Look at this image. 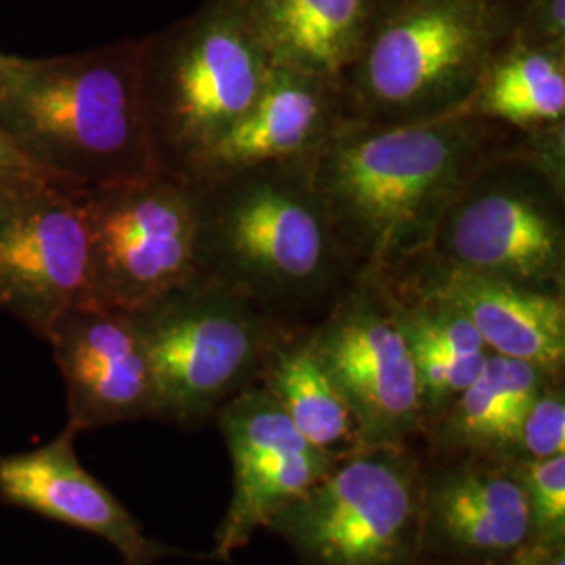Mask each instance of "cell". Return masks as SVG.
Listing matches in <instances>:
<instances>
[{"mask_svg": "<svg viewBox=\"0 0 565 565\" xmlns=\"http://www.w3.org/2000/svg\"><path fill=\"white\" fill-rule=\"evenodd\" d=\"M518 137L467 114L403 126L345 120L308 168L354 270H394L424 254L467 181Z\"/></svg>", "mask_w": 565, "mask_h": 565, "instance_id": "6da1fadb", "label": "cell"}, {"mask_svg": "<svg viewBox=\"0 0 565 565\" xmlns=\"http://www.w3.org/2000/svg\"><path fill=\"white\" fill-rule=\"evenodd\" d=\"M198 191V273L273 321L308 329L354 277L308 158L263 163Z\"/></svg>", "mask_w": 565, "mask_h": 565, "instance_id": "7a4b0ae2", "label": "cell"}, {"mask_svg": "<svg viewBox=\"0 0 565 565\" xmlns=\"http://www.w3.org/2000/svg\"><path fill=\"white\" fill-rule=\"evenodd\" d=\"M0 128L49 181L97 189L158 170L141 88V39L60 57H13Z\"/></svg>", "mask_w": 565, "mask_h": 565, "instance_id": "3957f363", "label": "cell"}, {"mask_svg": "<svg viewBox=\"0 0 565 565\" xmlns=\"http://www.w3.org/2000/svg\"><path fill=\"white\" fill-rule=\"evenodd\" d=\"M518 0H373L342 88L348 120L403 126L463 111L505 49Z\"/></svg>", "mask_w": 565, "mask_h": 565, "instance_id": "277c9868", "label": "cell"}, {"mask_svg": "<svg viewBox=\"0 0 565 565\" xmlns=\"http://www.w3.org/2000/svg\"><path fill=\"white\" fill-rule=\"evenodd\" d=\"M270 67L235 0H203L141 39L142 105L158 170L189 181L256 102Z\"/></svg>", "mask_w": 565, "mask_h": 565, "instance_id": "5b68a950", "label": "cell"}, {"mask_svg": "<svg viewBox=\"0 0 565 565\" xmlns=\"http://www.w3.org/2000/svg\"><path fill=\"white\" fill-rule=\"evenodd\" d=\"M130 315L151 366V419L181 429L214 422L226 401L258 384L277 342L298 331L200 273Z\"/></svg>", "mask_w": 565, "mask_h": 565, "instance_id": "8992f818", "label": "cell"}, {"mask_svg": "<svg viewBox=\"0 0 565 565\" xmlns=\"http://www.w3.org/2000/svg\"><path fill=\"white\" fill-rule=\"evenodd\" d=\"M424 467L413 445L363 448L264 530L282 539L300 565H427Z\"/></svg>", "mask_w": 565, "mask_h": 565, "instance_id": "52a82bcc", "label": "cell"}, {"mask_svg": "<svg viewBox=\"0 0 565 565\" xmlns=\"http://www.w3.org/2000/svg\"><path fill=\"white\" fill-rule=\"evenodd\" d=\"M436 263L565 294V179L520 132L446 207L424 252Z\"/></svg>", "mask_w": 565, "mask_h": 565, "instance_id": "ba28073f", "label": "cell"}, {"mask_svg": "<svg viewBox=\"0 0 565 565\" xmlns=\"http://www.w3.org/2000/svg\"><path fill=\"white\" fill-rule=\"evenodd\" d=\"M95 300L132 312L198 275V191L156 172L139 181L76 191Z\"/></svg>", "mask_w": 565, "mask_h": 565, "instance_id": "9c48e42d", "label": "cell"}, {"mask_svg": "<svg viewBox=\"0 0 565 565\" xmlns=\"http://www.w3.org/2000/svg\"><path fill=\"white\" fill-rule=\"evenodd\" d=\"M308 333L359 424L364 448L413 445L422 436L417 373L377 270H356Z\"/></svg>", "mask_w": 565, "mask_h": 565, "instance_id": "30bf717a", "label": "cell"}, {"mask_svg": "<svg viewBox=\"0 0 565 565\" xmlns=\"http://www.w3.org/2000/svg\"><path fill=\"white\" fill-rule=\"evenodd\" d=\"M90 302L97 300L78 193L42 177L2 182L0 312L46 340L65 312Z\"/></svg>", "mask_w": 565, "mask_h": 565, "instance_id": "8fae6325", "label": "cell"}, {"mask_svg": "<svg viewBox=\"0 0 565 565\" xmlns=\"http://www.w3.org/2000/svg\"><path fill=\"white\" fill-rule=\"evenodd\" d=\"M214 422L231 455L233 492L207 557L231 562L275 513L342 459L310 445L260 384L226 401Z\"/></svg>", "mask_w": 565, "mask_h": 565, "instance_id": "7c38bea8", "label": "cell"}, {"mask_svg": "<svg viewBox=\"0 0 565 565\" xmlns=\"http://www.w3.org/2000/svg\"><path fill=\"white\" fill-rule=\"evenodd\" d=\"M65 385L74 434L151 419L153 377L130 312L82 303L65 312L46 340Z\"/></svg>", "mask_w": 565, "mask_h": 565, "instance_id": "4fadbf2b", "label": "cell"}, {"mask_svg": "<svg viewBox=\"0 0 565 565\" xmlns=\"http://www.w3.org/2000/svg\"><path fill=\"white\" fill-rule=\"evenodd\" d=\"M530 520L515 465L492 457L427 459L424 553L427 565L503 559L527 543Z\"/></svg>", "mask_w": 565, "mask_h": 565, "instance_id": "5bb4252c", "label": "cell"}, {"mask_svg": "<svg viewBox=\"0 0 565 565\" xmlns=\"http://www.w3.org/2000/svg\"><path fill=\"white\" fill-rule=\"evenodd\" d=\"M76 438L63 425L44 445L0 455V501L102 539L124 565H158L166 557L193 555L147 536L120 499L82 465Z\"/></svg>", "mask_w": 565, "mask_h": 565, "instance_id": "9a60e30c", "label": "cell"}, {"mask_svg": "<svg viewBox=\"0 0 565 565\" xmlns=\"http://www.w3.org/2000/svg\"><path fill=\"white\" fill-rule=\"evenodd\" d=\"M345 120L338 82L270 67L256 102L205 156L189 182L310 158Z\"/></svg>", "mask_w": 565, "mask_h": 565, "instance_id": "2e32d148", "label": "cell"}, {"mask_svg": "<svg viewBox=\"0 0 565 565\" xmlns=\"http://www.w3.org/2000/svg\"><path fill=\"white\" fill-rule=\"evenodd\" d=\"M443 294L476 327L492 354L565 373V294L452 268L419 254L398 266Z\"/></svg>", "mask_w": 565, "mask_h": 565, "instance_id": "e0dca14e", "label": "cell"}, {"mask_svg": "<svg viewBox=\"0 0 565 565\" xmlns=\"http://www.w3.org/2000/svg\"><path fill=\"white\" fill-rule=\"evenodd\" d=\"M417 373L424 425L484 369V340L463 312L406 268L377 270Z\"/></svg>", "mask_w": 565, "mask_h": 565, "instance_id": "ac0fdd59", "label": "cell"}, {"mask_svg": "<svg viewBox=\"0 0 565 565\" xmlns=\"http://www.w3.org/2000/svg\"><path fill=\"white\" fill-rule=\"evenodd\" d=\"M273 67L342 82L356 60L373 0H235Z\"/></svg>", "mask_w": 565, "mask_h": 565, "instance_id": "d6986e66", "label": "cell"}, {"mask_svg": "<svg viewBox=\"0 0 565 565\" xmlns=\"http://www.w3.org/2000/svg\"><path fill=\"white\" fill-rule=\"evenodd\" d=\"M536 364L490 354L480 375L422 429L427 457L505 459L527 406L546 380Z\"/></svg>", "mask_w": 565, "mask_h": 565, "instance_id": "ffe728a7", "label": "cell"}, {"mask_svg": "<svg viewBox=\"0 0 565 565\" xmlns=\"http://www.w3.org/2000/svg\"><path fill=\"white\" fill-rule=\"evenodd\" d=\"M308 329L291 331L277 342L258 384L310 445L335 459H345L363 450L361 429L319 361Z\"/></svg>", "mask_w": 565, "mask_h": 565, "instance_id": "44dd1931", "label": "cell"}, {"mask_svg": "<svg viewBox=\"0 0 565 565\" xmlns=\"http://www.w3.org/2000/svg\"><path fill=\"white\" fill-rule=\"evenodd\" d=\"M461 114L518 132H541L565 124V49L509 41L488 65Z\"/></svg>", "mask_w": 565, "mask_h": 565, "instance_id": "7402d4cb", "label": "cell"}, {"mask_svg": "<svg viewBox=\"0 0 565 565\" xmlns=\"http://www.w3.org/2000/svg\"><path fill=\"white\" fill-rule=\"evenodd\" d=\"M524 488L530 536L525 545L565 548V455L511 461Z\"/></svg>", "mask_w": 565, "mask_h": 565, "instance_id": "603a6c76", "label": "cell"}, {"mask_svg": "<svg viewBox=\"0 0 565 565\" xmlns=\"http://www.w3.org/2000/svg\"><path fill=\"white\" fill-rule=\"evenodd\" d=\"M565 455L564 375L546 380L527 406L509 446L507 461H541Z\"/></svg>", "mask_w": 565, "mask_h": 565, "instance_id": "cb8c5ba5", "label": "cell"}, {"mask_svg": "<svg viewBox=\"0 0 565 565\" xmlns=\"http://www.w3.org/2000/svg\"><path fill=\"white\" fill-rule=\"evenodd\" d=\"M511 41L536 49H565V0H518Z\"/></svg>", "mask_w": 565, "mask_h": 565, "instance_id": "d4e9b609", "label": "cell"}, {"mask_svg": "<svg viewBox=\"0 0 565 565\" xmlns=\"http://www.w3.org/2000/svg\"><path fill=\"white\" fill-rule=\"evenodd\" d=\"M25 177H42V174L21 156L15 145L9 141V137L0 128V184L15 181V179H25Z\"/></svg>", "mask_w": 565, "mask_h": 565, "instance_id": "484cf974", "label": "cell"}, {"mask_svg": "<svg viewBox=\"0 0 565 565\" xmlns=\"http://www.w3.org/2000/svg\"><path fill=\"white\" fill-rule=\"evenodd\" d=\"M476 565H565V548H539L524 545L503 559Z\"/></svg>", "mask_w": 565, "mask_h": 565, "instance_id": "4316f807", "label": "cell"}, {"mask_svg": "<svg viewBox=\"0 0 565 565\" xmlns=\"http://www.w3.org/2000/svg\"><path fill=\"white\" fill-rule=\"evenodd\" d=\"M13 57H15V55H7V53H0V84H2V81H4V76H7V72H9L11 63H13Z\"/></svg>", "mask_w": 565, "mask_h": 565, "instance_id": "83f0119b", "label": "cell"}]
</instances>
